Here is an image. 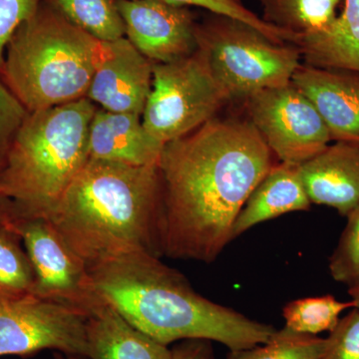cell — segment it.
Instances as JSON below:
<instances>
[{"label": "cell", "mask_w": 359, "mask_h": 359, "mask_svg": "<svg viewBox=\"0 0 359 359\" xmlns=\"http://www.w3.org/2000/svg\"><path fill=\"white\" fill-rule=\"evenodd\" d=\"M348 294L351 295V301L353 302L354 309H359V283L349 287Z\"/></svg>", "instance_id": "4dcf8cb0"}, {"label": "cell", "mask_w": 359, "mask_h": 359, "mask_svg": "<svg viewBox=\"0 0 359 359\" xmlns=\"http://www.w3.org/2000/svg\"><path fill=\"white\" fill-rule=\"evenodd\" d=\"M20 233L34 269L33 294L91 316L104 304L87 264L71 250L45 217L18 218Z\"/></svg>", "instance_id": "30bf717a"}, {"label": "cell", "mask_w": 359, "mask_h": 359, "mask_svg": "<svg viewBox=\"0 0 359 359\" xmlns=\"http://www.w3.org/2000/svg\"><path fill=\"white\" fill-rule=\"evenodd\" d=\"M244 103L248 119L283 164L301 166L332 141L316 106L292 81L262 90Z\"/></svg>", "instance_id": "9c48e42d"}, {"label": "cell", "mask_w": 359, "mask_h": 359, "mask_svg": "<svg viewBox=\"0 0 359 359\" xmlns=\"http://www.w3.org/2000/svg\"><path fill=\"white\" fill-rule=\"evenodd\" d=\"M161 1L178 4V6L202 7L211 13L237 18L248 25L254 26L276 43H294L295 39L294 35L268 25L263 18L248 9L241 0H161Z\"/></svg>", "instance_id": "d4e9b609"}, {"label": "cell", "mask_w": 359, "mask_h": 359, "mask_svg": "<svg viewBox=\"0 0 359 359\" xmlns=\"http://www.w3.org/2000/svg\"><path fill=\"white\" fill-rule=\"evenodd\" d=\"M347 224L328 261L335 282L348 287L359 283V205L346 216Z\"/></svg>", "instance_id": "cb8c5ba5"}, {"label": "cell", "mask_w": 359, "mask_h": 359, "mask_svg": "<svg viewBox=\"0 0 359 359\" xmlns=\"http://www.w3.org/2000/svg\"><path fill=\"white\" fill-rule=\"evenodd\" d=\"M153 82V63L126 37L103 42L86 98L102 109L142 116Z\"/></svg>", "instance_id": "7c38bea8"}, {"label": "cell", "mask_w": 359, "mask_h": 359, "mask_svg": "<svg viewBox=\"0 0 359 359\" xmlns=\"http://www.w3.org/2000/svg\"><path fill=\"white\" fill-rule=\"evenodd\" d=\"M323 359H359V309H351L330 332Z\"/></svg>", "instance_id": "4316f807"}, {"label": "cell", "mask_w": 359, "mask_h": 359, "mask_svg": "<svg viewBox=\"0 0 359 359\" xmlns=\"http://www.w3.org/2000/svg\"><path fill=\"white\" fill-rule=\"evenodd\" d=\"M42 0H0V74L7 45L25 20L32 18Z\"/></svg>", "instance_id": "83f0119b"}, {"label": "cell", "mask_w": 359, "mask_h": 359, "mask_svg": "<svg viewBox=\"0 0 359 359\" xmlns=\"http://www.w3.org/2000/svg\"><path fill=\"white\" fill-rule=\"evenodd\" d=\"M165 144L144 127L142 116L97 108L89 128V159L159 166Z\"/></svg>", "instance_id": "9a60e30c"}, {"label": "cell", "mask_w": 359, "mask_h": 359, "mask_svg": "<svg viewBox=\"0 0 359 359\" xmlns=\"http://www.w3.org/2000/svg\"><path fill=\"white\" fill-rule=\"evenodd\" d=\"M211 340L186 339L171 348L172 359H215Z\"/></svg>", "instance_id": "f1b7e54d"}, {"label": "cell", "mask_w": 359, "mask_h": 359, "mask_svg": "<svg viewBox=\"0 0 359 359\" xmlns=\"http://www.w3.org/2000/svg\"><path fill=\"white\" fill-rule=\"evenodd\" d=\"M13 203L0 191V226L13 218Z\"/></svg>", "instance_id": "f546056e"}, {"label": "cell", "mask_w": 359, "mask_h": 359, "mask_svg": "<svg viewBox=\"0 0 359 359\" xmlns=\"http://www.w3.org/2000/svg\"><path fill=\"white\" fill-rule=\"evenodd\" d=\"M29 112L0 76V172Z\"/></svg>", "instance_id": "484cf974"}, {"label": "cell", "mask_w": 359, "mask_h": 359, "mask_svg": "<svg viewBox=\"0 0 359 359\" xmlns=\"http://www.w3.org/2000/svg\"><path fill=\"white\" fill-rule=\"evenodd\" d=\"M103 50L42 0L7 45L0 76L28 112L86 98Z\"/></svg>", "instance_id": "5b68a950"}, {"label": "cell", "mask_w": 359, "mask_h": 359, "mask_svg": "<svg viewBox=\"0 0 359 359\" xmlns=\"http://www.w3.org/2000/svg\"><path fill=\"white\" fill-rule=\"evenodd\" d=\"M354 309L353 301L339 302L332 294L295 299L285 304L283 316L285 327L299 334L318 335L332 332L340 320V313Z\"/></svg>", "instance_id": "7402d4cb"}, {"label": "cell", "mask_w": 359, "mask_h": 359, "mask_svg": "<svg viewBox=\"0 0 359 359\" xmlns=\"http://www.w3.org/2000/svg\"><path fill=\"white\" fill-rule=\"evenodd\" d=\"M89 271L102 299L137 330L167 346L207 339L240 351L264 344L276 332L202 297L185 276L150 252H127Z\"/></svg>", "instance_id": "7a4b0ae2"}, {"label": "cell", "mask_w": 359, "mask_h": 359, "mask_svg": "<svg viewBox=\"0 0 359 359\" xmlns=\"http://www.w3.org/2000/svg\"><path fill=\"white\" fill-rule=\"evenodd\" d=\"M231 102L205 52L198 48L188 57L153 65L152 89L142 122L154 138L167 144L200 128Z\"/></svg>", "instance_id": "52a82bcc"}, {"label": "cell", "mask_w": 359, "mask_h": 359, "mask_svg": "<svg viewBox=\"0 0 359 359\" xmlns=\"http://www.w3.org/2000/svg\"><path fill=\"white\" fill-rule=\"evenodd\" d=\"M198 48L230 94L245 102L262 90L290 83L301 66V51L292 43H276L244 21L211 13L196 29Z\"/></svg>", "instance_id": "8992f818"}, {"label": "cell", "mask_w": 359, "mask_h": 359, "mask_svg": "<svg viewBox=\"0 0 359 359\" xmlns=\"http://www.w3.org/2000/svg\"><path fill=\"white\" fill-rule=\"evenodd\" d=\"M95 103L88 98L29 113L0 172L13 217H47L89 161Z\"/></svg>", "instance_id": "277c9868"}, {"label": "cell", "mask_w": 359, "mask_h": 359, "mask_svg": "<svg viewBox=\"0 0 359 359\" xmlns=\"http://www.w3.org/2000/svg\"><path fill=\"white\" fill-rule=\"evenodd\" d=\"M87 339V359H172L169 347L137 330L106 301L88 318Z\"/></svg>", "instance_id": "e0dca14e"}, {"label": "cell", "mask_w": 359, "mask_h": 359, "mask_svg": "<svg viewBox=\"0 0 359 359\" xmlns=\"http://www.w3.org/2000/svg\"><path fill=\"white\" fill-rule=\"evenodd\" d=\"M297 168L311 204L342 217L359 205V146L337 142Z\"/></svg>", "instance_id": "5bb4252c"}, {"label": "cell", "mask_w": 359, "mask_h": 359, "mask_svg": "<svg viewBox=\"0 0 359 359\" xmlns=\"http://www.w3.org/2000/svg\"><path fill=\"white\" fill-rule=\"evenodd\" d=\"M13 219L0 226V292L33 294L35 273Z\"/></svg>", "instance_id": "44dd1931"}, {"label": "cell", "mask_w": 359, "mask_h": 359, "mask_svg": "<svg viewBox=\"0 0 359 359\" xmlns=\"http://www.w3.org/2000/svg\"><path fill=\"white\" fill-rule=\"evenodd\" d=\"M53 359H81V358H78V356L67 355V354L61 353H54Z\"/></svg>", "instance_id": "1f68e13d"}, {"label": "cell", "mask_w": 359, "mask_h": 359, "mask_svg": "<svg viewBox=\"0 0 359 359\" xmlns=\"http://www.w3.org/2000/svg\"><path fill=\"white\" fill-rule=\"evenodd\" d=\"M327 346V337L299 334L285 327L263 344L230 351L226 359H323Z\"/></svg>", "instance_id": "603a6c76"}, {"label": "cell", "mask_w": 359, "mask_h": 359, "mask_svg": "<svg viewBox=\"0 0 359 359\" xmlns=\"http://www.w3.org/2000/svg\"><path fill=\"white\" fill-rule=\"evenodd\" d=\"M273 152L249 119L215 117L165 144L163 256L211 264L233 241L241 210L275 166Z\"/></svg>", "instance_id": "6da1fadb"}, {"label": "cell", "mask_w": 359, "mask_h": 359, "mask_svg": "<svg viewBox=\"0 0 359 359\" xmlns=\"http://www.w3.org/2000/svg\"><path fill=\"white\" fill-rule=\"evenodd\" d=\"M292 82L316 106L332 141L359 146V72L301 65Z\"/></svg>", "instance_id": "4fadbf2b"}, {"label": "cell", "mask_w": 359, "mask_h": 359, "mask_svg": "<svg viewBox=\"0 0 359 359\" xmlns=\"http://www.w3.org/2000/svg\"><path fill=\"white\" fill-rule=\"evenodd\" d=\"M125 37L153 65L173 62L197 51L198 21L190 7L161 0H115Z\"/></svg>", "instance_id": "8fae6325"}, {"label": "cell", "mask_w": 359, "mask_h": 359, "mask_svg": "<svg viewBox=\"0 0 359 359\" xmlns=\"http://www.w3.org/2000/svg\"><path fill=\"white\" fill-rule=\"evenodd\" d=\"M88 316L34 294L0 292V356L43 351L87 358Z\"/></svg>", "instance_id": "ba28073f"}, {"label": "cell", "mask_w": 359, "mask_h": 359, "mask_svg": "<svg viewBox=\"0 0 359 359\" xmlns=\"http://www.w3.org/2000/svg\"><path fill=\"white\" fill-rule=\"evenodd\" d=\"M297 167L280 163L269 170L241 210L233 224V240L264 222L311 209Z\"/></svg>", "instance_id": "2e32d148"}, {"label": "cell", "mask_w": 359, "mask_h": 359, "mask_svg": "<svg viewBox=\"0 0 359 359\" xmlns=\"http://www.w3.org/2000/svg\"><path fill=\"white\" fill-rule=\"evenodd\" d=\"M294 44L304 65L359 72V0H344V11L332 25L299 35Z\"/></svg>", "instance_id": "ac0fdd59"}, {"label": "cell", "mask_w": 359, "mask_h": 359, "mask_svg": "<svg viewBox=\"0 0 359 359\" xmlns=\"http://www.w3.org/2000/svg\"><path fill=\"white\" fill-rule=\"evenodd\" d=\"M73 25L101 42L125 37L115 0H43Z\"/></svg>", "instance_id": "ffe728a7"}, {"label": "cell", "mask_w": 359, "mask_h": 359, "mask_svg": "<svg viewBox=\"0 0 359 359\" xmlns=\"http://www.w3.org/2000/svg\"><path fill=\"white\" fill-rule=\"evenodd\" d=\"M45 218L89 269L127 252L161 257L159 166L89 159Z\"/></svg>", "instance_id": "3957f363"}, {"label": "cell", "mask_w": 359, "mask_h": 359, "mask_svg": "<svg viewBox=\"0 0 359 359\" xmlns=\"http://www.w3.org/2000/svg\"><path fill=\"white\" fill-rule=\"evenodd\" d=\"M269 25L290 34H311L325 29L337 18L342 0H257Z\"/></svg>", "instance_id": "d6986e66"}]
</instances>
